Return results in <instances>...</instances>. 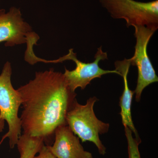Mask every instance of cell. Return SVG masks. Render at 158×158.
Segmentation results:
<instances>
[{
  "mask_svg": "<svg viewBox=\"0 0 158 158\" xmlns=\"http://www.w3.org/2000/svg\"><path fill=\"white\" fill-rule=\"evenodd\" d=\"M38 154L34 158H56L53 154L51 152L48 145L45 144L43 145Z\"/></svg>",
  "mask_w": 158,
  "mask_h": 158,
  "instance_id": "cell-12",
  "label": "cell"
},
{
  "mask_svg": "<svg viewBox=\"0 0 158 158\" xmlns=\"http://www.w3.org/2000/svg\"><path fill=\"white\" fill-rule=\"evenodd\" d=\"M136 44L134 56L130 59L131 65L137 66L138 71L137 85L134 91L137 102L148 86L158 81V77L147 53V46L153 34L156 31L144 26H135Z\"/></svg>",
  "mask_w": 158,
  "mask_h": 158,
  "instance_id": "cell-6",
  "label": "cell"
},
{
  "mask_svg": "<svg viewBox=\"0 0 158 158\" xmlns=\"http://www.w3.org/2000/svg\"><path fill=\"white\" fill-rule=\"evenodd\" d=\"M23 111V134L42 138L45 145L52 143L58 127L67 125L66 114L76 100L64 74L53 68L36 72L28 83L17 89Z\"/></svg>",
  "mask_w": 158,
  "mask_h": 158,
  "instance_id": "cell-1",
  "label": "cell"
},
{
  "mask_svg": "<svg viewBox=\"0 0 158 158\" xmlns=\"http://www.w3.org/2000/svg\"><path fill=\"white\" fill-rule=\"evenodd\" d=\"M56 158H93L92 154L85 151L80 139L67 125L57 128L52 145H48Z\"/></svg>",
  "mask_w": 158,
  "mask_h": 158,
  "instance_id": "cell-8",
  "label": "cell"
},
{
  "mask_svg": "<svg viewBox=\"0 0 158 158\" xmlns=\"http://www.w3.org/2000/svg\"><path fill=\"white\" fill-rule=\"evenodd\" d=\"M45 144L43 139L23 134L17 144L20 158H34Z\"/></svg>",
  "mask_w": 158,
  "mask_h": 158,
  "instance_id": "cell-10",
  "label": "cell"
},
{
  "mask_svg": "<svg viewBox=\"0 0 158 158\" xmlns=\"http://www.w3.org/2000/svg\"><path fill=\"white\" fill-rule=\"evenodd\" d=\"M35 32L25 21L19 9L12 7L9 12L0 9V43L6 47H13L27 44Z\"/></svg>",
  "mask_w": 158,
  "mask_h": 158,
  "instance_id": "cell-7",
  "label": "cell"
},
{
  "mask_svg": "<svg viewBox=\"0 0 158 158\" xmlns=\"http://www.w3.org/2000/svg\"><path fill=\"white\" fill-rule=\"evenodd\" d=\"M94 62L91 63H85L78 60L77 54L74 52L73 49L69 51L68 54L54 60L44 59V62L56 63L62 62L66 60H72L76 64V68L73 70H69L65 68L64 75L71 90L75 92L77 88H80L82 90L85 89L90 82L95 78L101 77L104 75L109 73H116L120 75L116 70H105L99 66L98 63L101 60L108 59L107 53L102 50V46L98 49L95 56Z\"/></svg>",
  "mask_w": 158,
  "mask_h": 158,
  "instance_id": "cell-5",
  "label": "cell"
},
{
  "mask_svg": "<svg viewBox=\"0 0 158 158\" xmlns=\"http://www.w3.org/2000/svg\"><path fill=\"white\" fill-rule=\"evenodd\" d=\"M11 75V63L7 61L0 74V116L7 122L9 127L3 139L9 138L10 148H13L22 135V130L18 115L21 99L18 91L12 85Z\"/></svg>",
  "mask_w": 158,
  "mask_h": 158,
  "instance_id": "cell-3",
  "label": "cell"
},
{
  "mask_svg": "<svg viewBox=\"0 0 158 158\" xmlns=\"http://www.w3.org/2000/svg\"><path fill=\"white\" fill-rule=\"evenodd\" d=\"M98 101L96 97L90 98L86 104L83 105L76 100L66 114V121L73 132L82 142H92L100 154L104 156L106 148L102 143L99 136L108 132L110 124L99 120L94 113V106Z\"/></svg>",
  "mask_w": 158,
  "mask_h": 158,
  "instance_id": "cell-2",
  "label": "cell"
},
{
  "mask_svg": "<svg viewBox=\"0 0 158 158\" xmlns=\"http://www.w3.org/2000/svg\"><path fill=\"white\" fill-rule=\"evenodd\" d=\"M131 65L130 59H125L122 61H117L115 62V70L120 73L124 82V89L119 101V106L121 108L120 113L122 122L124 127H128L135 134L136 138L140 140L141 139L134 125L131 112L132 102L135 92L130 90L128 83L127 75Z\"/></svg>",
  "mask_w": 158,
  "mask_h": 158,
  "instance_id": "cell-9",
  "label": "cell"
},
{
  "mask_svg": "<svg viewBox=\"0 0 158 158\" xmlns=\"http://www.w3.org/2000/svg\"><path fill=\"white\" fill-rule=\"evenodd\" d=\"M5 120L0 116V132L2 131L5 127Z\"/></svg>",
  "mask_w": 158,
  "mask_h": 158,
  "instance_id": "cell-13",
  "label": "cell"
},
{
  "mask_svg": "<svg viewBox=\"0 0 158 158\" xmlns=\"http://www.w3.org/2000/svg\"><path fill=\"white\" fill-rule=\"evenodd\" d=\"M114 19L125 20L130 26H144L158 28V1L141 2L134 0H100Z\"/></svg>",
  "mask_w": 158,
  "mask_h": 158,
  "instance_id": "cell-4",
  "label": "cell"
},
{
  "mask_svg": "<svg viewBox=\"0 0 158 158\" xmlns=\"http://www.w3.org/2000/svg\"><path fill=\"white\" fill-rule=\"evenodd\" d=\"M125 133L127 141L128 158H141L139 150L141 139L138 140L133 137L132 132L128 127H124Z\"/></svg>",
  "mask_w": 158,
  "mask_h": 158,
  "instance_id": "cell-11",
  "label": "cell"
}]
</instances>
